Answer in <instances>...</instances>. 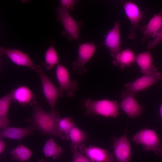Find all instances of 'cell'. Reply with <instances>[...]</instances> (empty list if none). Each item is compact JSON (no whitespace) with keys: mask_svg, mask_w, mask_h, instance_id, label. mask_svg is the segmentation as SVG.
<instances>
[{"mask_svg":"<svg viewBox=\"0 0 162 162\" xmlns=\"http://www.w3.org/2000/svg\"><path fill=\"white\" fill-rule=\"evenodd\" d=\"M31 104L32 110V115L25 118L24 121L42 134L60 137L58 121L61 117L58 112L56 110L48 112L34 102Z\"/></svg>","mask_w":162,"mask_h":162,"instance_id":"cell-1","label":"cell"},{"mask_svg":"<svg viewBox=\"0 0 162 162\" xmlns=\"http://www.w3.org/2000/svg\"><path fill=\"white\" fill-rule=\"evenodd\" d=\"M82 104L86 114L88 116L101 115L116 118L119 113V104L115 100L86 99L83 100Z\"/></svg>","mask_w":162,"mask_h":162,"instance_id":"cell-2","label":"cell"},{"mask_svg":"<svg viewBox=\"0 0 162 162\" xmlns=\"http://www.w3.org/2000/svg\"><path fill=\"white\" fill-rule=\"evenodd\" d=\"M55 11L56 18L61 23L63 28L62 35L66 37L70 41L75 40L77 43L80 44V31L83 26V22L76 21L69 11L61 6L56 8Z\"/></svg>","mask_w":162,"mask_h":162,"instance_id":"cell-3","label":"cell"},{"mask_svg":"<svg viewBox=\"0 0 162 162\" xmlns=\"http://www.w3.org/2000/svg\"><path fill=\"white\" fill-rule=\"evenodd\" d=\"M133 140L137 144L142 145L145 150L154 152L157 155L162 157V146L154 130L142 129L134 136Z\"/></svg>","mask_w":162,"mask_h":162,"instance_id":"cell-4","label":"cell"},{"mask_svg":"<svg viewBox=\"0 0 162 162\" xmlns=\"http://www.w3.org/2000/svg\"><path fill=\"white\" fill-rule=\"evenodd\" d=\"M124 12L131 23L128 37L130 39H134L136 37V31L142 32V26L139 23L142 18L144 12H142L138 5L132 1H127L123 3Z\"/></svg>","mask_w":162,"mask_h":162,"instance_id":"cell-5","label":"cell"},{"mask_svg":"<svg viewBox=\"0 0 162 162\" xmlns=\"http://www.w3.org/2000/svg\"><path fill=\"white\" fill-rule=\"evenodd\" d=\"M97 50L93 42L80 43L77 59L72 64V69L80 75L85 74L87 69L85 64L93 57Z\"/></svg>","mask_w":162,"mask_h":162,"instance_id":"cell-6","label":"cell"},{"mask_svg":"<svg viewBox=\"0 0 162 162\" xmlns=\"http://www.w3.org/2000/svg\"><path fill=\"white\" fill-rule=\"evenodd\" d=\"M38 73L40 80L43 94L51 111H53L55 110V106L58 97L63 96L64 92L54 85L41 68Z\"/></svg>","mask_w":162,"mask_h":162,"instance_id":"cell-7","label":"cell"},{"mask_svg":"<svg viewBox=\"0 0 162 162\" xmlns=\"http://www.w3.org/2000/svg\"><path fill=\"white\" fill-rule=\"evenodd\" d=\"M137 92L125 88L121 93V101L119 104L121 108L127 115L134 119L142 113L143 107L136 100L134 96Z\"/></svg>","mask_w":162,"mask_h":162,"instance_id":"cell-8","label":"cell"},{"mask_svg":"<svg viewBox=\"0 0 162 162\" xmlns=\"http://www.w3.org/2000/svg\"><path fill=\"white\" fill-rule=\"evenodd\" d=\"M1 55H6L13 62L20 66L28 67L38 72L41 67L36 65L26 54L20 50L0 47Z\"/></svg>","mask_w":162,"mask_h":162,"instance_id":"cell-9","label":"cell"},{"mask_svg":"<svg viewBox=\"0 0 162 162\" xmlns=\"http://www.w3.org/2000/svg\"><path fill=\"white\" fill-rule=\"evenodd\" d=\"M56 75L59 88L64 92H66L68 96L73 97L78 88L77 81L70 80L68 70L62 64H58L56 69Z\"/></svg>","mask_w":162,"mask_h":162,"instance_id":"cell-10","label":"cell"},{"mask_svg":"<svg viewBox=\"0 0 162 162\" xmlns=\"http://www.w3.org/2000/svg\"><path fill=\"white\" fill-rule=\"evenodd\" d=\"M114 24L113 27L105 35L103 42L113 58L121 51L119 20H117Z\"/></svg>","mask_w":162,"mask_h":162,"instance_id":"cell-11","label":"cell"},{"mask_svg":"<svg viewBox=\"0 0 162 162\" xmlns=\"http://www.w3.org/2000/svg\"><path fill=\"white\" fill-rule=\"evenodd\" d=\"M80 152L92 162H114L113 155L108 150L91 145L88 147L82 144L78 147Z\"/></svg>","mask_w":162,"mask_h":162,"instance_id":"cell-12","label":"cell"},{"mask_svg":"<svg viewBox=\"0 0 162 162\" xmlns=\"http://www.w3.org/2000/svg\"><path fill=\"white\" fill-rule=\"evenodd\" d=\"M162 77L161 73L157 71L151 74H143L134 81L124 84V86L126 89L137 93L156 83Z\"/></svg>","mask_w":162,"mask_h":162,"instance_id":"cell-13","label":"cell"},{"mask_svg":"<svg viewBox=\"0 0 162 162\" xmlns=\"http://www.w3.org/2000/svg\"><path fill=\"white\" fill-rule=\"evenodd\" d=\"M124 134L116 139L113 142V154L117 162H129L131 154V146L126 136Z\"/></svg>","mask_w":162,"mask_h":162,"instance_id":"cell-14","label":"cell"},{"mask_svg":"<svg viewBox=\"0 0 162 162\" xmlns=\"http://www.w3.org/2000/svg\"><path fill=\"white\" fill-rule=\"evenodd\" d=\"M162 30V14L160 12L154 14L148 23L142 26L141 32L143 36L141 41L144 42L150 38H155Z\"/></svg>","mask_w":162,"mask_h":162,"instance_id":"cell-15","label":"cell"},{"mask_svg":"<svg viewBox=\"0 0 162 162\" xmlns=\"http://www.w3.org/2000/svg\"><path fill=\"white\" fill-rule=\"evenodd\" d=\"M35 130L31 125L21 128L8 127L1 130L0 138H8L20 141L25 137L33 134Z\"/></svg>","mask_w":162,"mask_h":162,"instance_id":"cell-16","label":"cell"},{"mask_svg":"<svg viewBox=\"0 0 162 162\" xmlns=\"http://www.w3.org/2000/svg\"><path fill=\"white\" fill-rule=\"evenodd\" d=\"M153 58L149 50L141 52L135 56L136 61L143 74L154 73L158 71L153 64Z\"/></svg>","mask_w":162,"mask_h":162,"instance_id":"cell-17","label":"cell"},{"mask_svg":"<svg viewBox=\"0 0 162 162\" xmlns=\"http://www.w3.org/2000/svg\"><path fill=\"white\" fill-rule=\"evenodd\" d=\"M14 90L0 99V128L1 130L8 127L9 121L7 116L11 102L13 99Z\"/></svg>","mask_w":162,"mask_h":162,"instance_id":"cell-18","label":"cell"},{"mask_svg":"<svg viewBox=\"0 0 162 162\" xmlns=\"http://www.w3.org/2000/svg\"><path fill=\"white\" fill-rule=\"evenodd\" d=\"M134 53L130 49L121 50L113 58L112 63L115 65L123 70L125 67L130 66L135 61Z\"/></svg>","mask_w":162,"mask_h":162,"instance_id":"cell-19","label":"cell"},{"mask_svg":"<svg viewBox=\"0 0 162 162\" xmlns=\"http://www.w3.org/2000/svg\"><path fill=\"white\" fill-rule=\"evenodd\" d=\"M34 98L33 93L26 86H21L14 90L13 99L22 105H26L30 102L32 104L33 103Z\"/></svg>","mask_w":162,"mask_h":162,"instance_id":"cell-20","label":"cell"},{"mask_svg":"<svg viewBox=\"0 0 162 162\" xmlns=\"http://www.w3.org/2000/svg\"><path fill=\"white\" fill-rule=\"evenodd\" d=\"M88 136L85 132L76 126L72 128L69 134V138L71 142L70 148H77L82 143L86 142Z\"/></svg>","mask_w":162,"mask_h":162,"instance_id":"cell-21","label":"cell"},{"mask_svg":"<svg viewBox=\"0 0 162 162\" xmlns=\"http://www.w3.org/2000/svg\"><path fill=\"white\" fill-rule=\"evenodd\" d=\"M76 126L70 117L59 118L58 121V127L60 138L62 140H69L70 132L72 128Z\"/></svg>","mask_w":162,"mask_h":162,"instance_id":"cell-22","label":"cell"},{"mask_svg":"<svg viewBox=\"0 0 162 162\" xmlns=\"http://www.w3.org/2000/svg\"><path fill=\"white\" fill-rule=\"evenodd\" d=\"M42 151L46 158L55 159L60 156L62 150V147L56 143L52 138H51L45 142Z\"/></svg>","mask_w":162,"mask_h":162,"instance_id":"cell-23","label":"cell"},{"mask_svg":"<svg viewBox=\"0 0 162 162\" xmlns=\"http://www.w3.org/2000/svg\"><path fill=\"white\" fill-rule=\"evenodd\" d=\"M11 158L20 162H25L29 160L32 153L24 145L20 144L11 151Z\"/></svg>","mask_w":162,"mask_h":162,"instance_id":"cell-24","label":"cell"},{"mask_svg":"<svg viewBox=\"0 0 162 162\" xmlns=\"http://www.w3.org/2000/svg\"><path fill=\"white\" fill-rule=\"evenodd\" d=\"M54 42H52L51 46L46 51L45 54V61L43 64L47 70L51 69L55 65L59 64L57 53L53 46Z\"/></svg>","mask_w":162,"mask_h":162,"instance_id":"cell-25","label":"cell"},{"mask_svg":"<svg viewBox=\"0 0 162 162\" xmlns=\"http://www.w3.org/2000/svg\"><path fill=\"white\" fill-rule=\"evenodd\" d=\"M73 155L72 162H92L86 155L78 151L77 148H71Z\"/></svg>","mask_w":162,"mask_h":162,"instance_id":"cell-26","label":"cell"},{"mask_svg":"<svg viewBox=\"0 0 162 162\" xmlns=\"http://www.w3.org/2000/svg\"><path fill=\"white\" fill-rule=\"evenodd\" d=\"M80 2L78 0H60L59 2L60 6L68 11L73 10L76 4Z\"/></svg>","mask_w":162,"mask_h":162,"instance_id":"cell-27","label":"cell"},{"mask_svg":"<svg viewBox=\"0 0 162 162\" xmlns=\"http://www.w3.org/2000/svg\"><path fill=\"white\" fill-rule=\"evenodd\" d=\"M162 41V30L157 36L148 42L146 48L148 49L152 48Z\"/></svg>","mask_w":162,"mask_h":162,"instance_id":"cell-28","label":"cell"},{"mask_svg":"<svg viewBox=\"0 0 162 162\" xmlns=\"http://www.w3.org/2000/svg\"><path fill=\"white\" fill-rule=\"evenodd\" d=\"M5 146L4 142L2 139L0 140V153L1 154L3 152Z\"/></svg>","mask_w":162,"mask_h":162,"instance_id":"cell-29","label":"cell"},{"mask_svg":"<svg viewBox=\"0 0 162 162\" xmlns=\"http://www.w3.org/2000/svg\"><path fill=\"white\" fill-rule=\"evenodd\" d=\"M160 112L161 117L162 119V103L160 107Z\"/></svg>","mask_w":162,"mask_h":162,"instance_id":"cell-30","label":"cell"},{"mask_svg":"<svg viewBox=\"0 0 162 162\" xmlns=\"http://www.w3.org/2000/svg\"><path fill=\"white\" fill-rule=\"evenodd\" d=\"M38 162H47L44 159H42L39 160Z\"/></svg>","mask_w":162,"mask_h":162,"instance_id":"cell-31","label":"cell"}]
</instances>
